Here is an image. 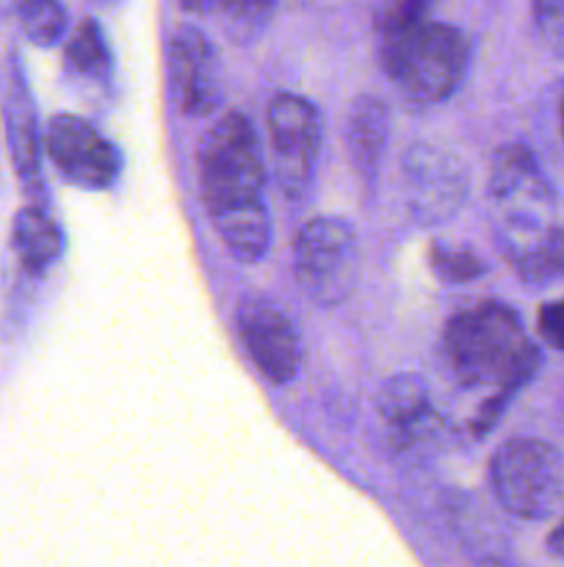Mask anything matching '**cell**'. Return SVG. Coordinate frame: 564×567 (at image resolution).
<instances>
[{
	"label": "cell",
	"mask_w": 564,
	"mask_h": 567,
	"mask_svg": "<svg viewBox=\"0 0 564 567\" xmlns=\"http://www.w3.org/2000/svg\"><path fill=\"white\" fill-rule=\"evenodd\" d=\"M199 192L205 210L227 252L241 264H258L271 247L265 205V166L252 122L224 111L205 131L197 153Z\"/></svg>",
	"instance_id": "cell-1"
},
{
	"label": "cell",
	"mask_w": 564,
	"mask_h": 567,
	"mask_svg": "<svg viewBox=\"0 0 564 567\" xmlns=\"http://www.w3.org/2000/svg\"><path fill=\"white\" fill-rule=\"evenodd\" d=\"M442 347L462 385H490L509 399L540 369V349L529 341L520 316L503 302L459 310L446 324Z\"/></svg>",
	"instance_id": "cell-2"
},
{
	"label": "cell",
	"mask_w": 564,
	"mask_h": 567,
	"mask_svg": "<svg viewBox=\"0 0 564 567\" xmlns=\"http://www.w3.org/2000/svg\"><path fill=\"white\" fill-rule=\"evenodd\" d=\"M470 42L457 25L426 20L379 39V61L404 97L415 105L446 103L462 86Z\"/></svg>",
	"instance_id": "cell-3"
},
{
	"label": "cell",
	"mask_w": 564,
	"mask_h": 567,
	"mask_svg": "<svg viewBox=\"0 0 564 567\" xmlns=\"http://www.w3.org/2000/svg\"><path fill=\"white\" fill-rule=\"evenodd\" d=\"M487 192L503 225L501 244L512 260L556 230L551 225L553 205H556L553 188L542 175L534 153L523 144L498 150L490 166Z\"/></svg>",
	"instance_id": "cell-4"
},
{
	"label": "cell",
	"mask_w": 564,
	"mask_h": 567,
	"mask_svg": "<svg viewBox=\"0 0 564 567\" xmlns=\"http://www.w3.org/2000/svg\"><path fill=\"white\" fill-rule=\"evenodd\" d=\"M490 485L514 518H553L564 504V454L545 441L514 437L492 454Z\"/></svg>",
	"instance_id": "cell-5"
},
{
	"label": "cell",
	"mask_w": 564,
	"mask_h": 567,
	"mask_svg": "<svg viewBox=\"0 0 564 567\" xmlns=\"http://www.w3.org/2000/svg\"><path fill=\"white\" fill-rule=\"evenodd\" d=\"M293 277L321 308L346 302L359 282V241L348 221L315 216L293 238Z\"/></svg>",
	"instance_id": "cell-6"
},
{
	"label": "cell",
	"mask_w": 564,
	"mask_h": 567,
	"mask_svg": "<svg viewBox=\"0 0 564 567\" xmlns=\"http://www.w3.org/2000/svg\"><path fill=\"white\" fill-rule=\"evenodd\" d=\"M265 127H269L280 188L291 203H302L313 188L315 166H318L321 138H324L321 111L302 94L280 92L269 100Z\"/></svg>",
	"instance_id": "cell-7"
},
{
	"label": "cell",
	"mask_w": 564,
	"mask_h": 567,
	"mask_svg": "<svg viewBox=\"0 0 564 567\" xmlns=\"http://www.w3.org/2000/svg\"><path fill=\"white\" fill-rule=\"evenodd\" d=\"M0 116H3L11 166H14V175L20 177L22 192L31 197L33 205L48 208V183H44L42 172L44 133L39 131L36 100H33L25 66L14 50L0 64Z\"/></svg>",
	"instance_id": "cell-8"
},
{
	"label": "cell",
	"mask_w": 564,
	"mask_h": 567,
	"mask_svg": "<svg viewBox=\"0 0 564 567\" xmlns=\"http://www.w3.org/2000/svg\"><path fill=\"white\" fill-rule=\"evenodd\" d=\"M401 177L404 203L418 225H446L468 203V169L457 155L435 144H412L401 158Z\"/></svg>",
	"instance_id": "cell-9"
},
{
	"label": "cell",
	"mask_w": 564,
	"mask_h": 567,
	"mask_svg": "<svg viewBox=\"0 0 564 567\" xmlns=\"http://www.w3.org/2000/svg\"><path fill=\"white\" fill-rule=\"evenodd\" d=\"M44 153L66 183L86 192H105L122 172V155L92 122L77 114L50 116L44 127Z\"/></svg>",
	"instance_id": "cell-10"
},
{
	"label": "cell",
	"mask_w": 564,
	"mask_h": 567,
	"mask_svg": "<svg viewBox=\"0 0 564 567\" xmlns=\"http://www.w3.org/2000/svg\"><path fill=\"white\" fill-rule=\"evenodd\" d=\"M169 92L177 111L194 120L216 114L224 103V66L205 31L186 22L169 39Z\"/></svg>",
	"instance_id": "cell-11"
},
{
	"label": "cell",
	"mask_w": 564,
	"mask_h": 567,
	"mask_svg": "<svg viewBox=\"0 0 564 567\" xmlns=\"http://www.w3.org/2000/svg\"><path fill=\"white\" fill-rule=\"evenodd\" d=\"M238 338L254 369L271 385H291L302 369V336L291 316L265 302H249L236 313Z\"/></svg>",
	"instance_id": "cell-12"
},
{
	"label": "cell",
	"mask_w": 564,
	"mask_h": 567,
	"mask_svg": "<svg viewBox=\"0 0 564 567\" xmlns=\"http://www.w3.org/2000/svg\"><path fill=\"white\" fill-rule=\"evenodd\" d=\"M390 144V111L374 94H359L352 100L346 114V150L354 175L365 192H374Z\"/></svg>",
	"instance_id": "cell-13"
},
{
	"label": "cell",
	"mask_w": 564,
	"mask_h": 567,
	"mask_svg": "<svg viewBox=\"0 0 564 567\" xmlns=\"http://www.w3.org/2000/svg\"><path fill=\"white\" fill-rule=\"evenodd\" d=\"M11 247L31 277H42L64 255V233L44 205H22L11 221Z\"/></svg>",
	"instance_id": "cell-14"
},
{
	"label": "cell",
	"mask_w": 564,
	"mask_h": 567,
	"mask_svg": "<svg viewBox=\"0 0 564 567\" xmlns=\"http://www.w3.org/2000/svg\"><path fill=\"white\" fill-rule=\"evenodd\" d=\"M376 413L385 424L409 435L418 421L429 413V388L418 374H398L390 377L385 385L376 391Z\"/></svg>",
	"instance_id": "cell-15"
},
{
	"label": "cell",
	"mask_w": 564,
	"mask_h": 567,
	"mask_svg": "<svg viewBox=\"0 0 564 567\" xmlns=\"http://www.w3.org/2000/svg\"><path fill=\"white\" fill-rule=\"evenodd\" d=\"M66 70L75 75L88 78V81H108L111 70H114V59H111L108 39H105L103 28L97 20L86 17L75 25L64 44Z\"/></svg>",
	"instance_id": "cell-16"
},
{
	"label": "cell",
	"mask_w": 564,
	"mask_h": 567,
	"mask_svg": "<svg viewBox=\"0 0 564 567\" xmlns=\"http://www.w3.org/2000/svg\"><path fill=\"white\" fill-rule=\"evenodd\" d=\"M17 20L28 42L36 48H55L70 25L61 0H17Z\"/></svg>",
	"instance_id": "cell-17"
},
{
	"label": "cell",
	"mask_w": 564,
	"mask_h": 567,
	"mask_svg": "<svg viewBox=\"0 0 564 567\" xmlns=\"http://www.w3.org/2000/svg\"><path fill=\"white\" fill-rule=\"evenodd\" d=\"M435 3L437 0H379L374 14L376 33H379V39H387L431 20L429 14Z\"/></svg>",
	"instance_id": "cell-18"
},
{
	"label": "cell",
	"mask_w": 564,
	"mask_h": 567,
	"mask_svg": "<svg viewBox=\"0 0 564 567\" xmlns=\"http://www.w3.org/2000/svg\"><path fill=\"white\" fill-rule=\"evenodd\" d=\"M431 271L440 277L446 286H462V282L476 280L487 269L476 252L464 247H446V244H431L429 249Z\"/></svg>",
	"instance_id": "cell-19"
},
{
	"label": "cell",
	"mask_w": 564,
	"mask_h": 567,
	"mask_svg": "<svg viewBox=\"0 0 564 567\" xmlns=\"http://www.w3.org/2000/svg\"><path fill=\"white\" fill-rule=\"evenodd\" d=\"M531 20L540 42L564 61V0H531Z\"/></svg>",
	"instance_id": "cell-20"
},
{
	"label": "cell",
	"mask_w": 564,
	"mask_h": 567,
	"mask_svg": "<svg viewBox=\"0 0 564 567\" xmlns=\"http://www.w3.org/2000/svg\"><path fill=\"white\" fill-rule=\"evenodd\" d=\"M276 0H227L221 11L230 20V28L236 37H247V33L258 31L260 22L271 14Z\"/></svg>",
	"instance_id": "cell-21"
},
{
	"label": "cell",
	"mask_w": 564,
	"mask_h": 567,
	"mask_svg": "<svg viewBox=\"0 0 564 567\" xmlns=\"http://www.w3.org/2000/svg\"><path fill=\"white\" fill-rule=\"evenodd\" d=\"M536 327H540V336L553 349L564 352V299L542 305L540 316H536Z\"/></svg>",
	"instance_id": "cell-22"
},
{
	"label": "cell",
	"mask_w": 564,
	"mask_h": 567,
	"mask_svg": "<svg viewBox=\"0 0 564 567\" xmlns=\"http://www.w3.org/2000/svg\"><path fill=\"white\" fill-rule=\"evenodd\" d=\"M180 6L191 14H210L216 9H224L227 0H180Z\"/></svg>",
	"instance_id": "cell-23"
},
{
	"label": "cell",
	"mask_w": 564,
	"mask_h": 567,
	"mask_svg": "<svg viewBox=\"0 0 564 567\" xmlns=\"http://www.w3.org/2000/svg\"><path fill=\"white\" fill-rule=\"evenodd\" d=\"M547 551H551L553 557L564 559V515H562V520L553 526L551 535H547Z\"/></svg>",
	"instance_id": "cell-24"
},
{
	"label": "cell",
	"mask_w": 564,
	"mask_h": 567,
	"mask_svg": "<svg viewBox=\"0 0 564 567\" xmlns=\"http://www.w3.org/2000/svg\"><path fill=\"white\" fill-rule=\"evenodd\" d=\"M562 133H564V100H562Z\"/></svg>",
	"instance_id": "cell-25"
},
{
	"label": "cell",
	"mask_w": 564,
	"mask_h": 567,
	"mask_svg": "<svg viewBox=\"0 0 564 567\" xmlns=\"http://www.w3.org/2000/svg\"><path fill=\"white\" fill-rule=\"evenodd\" d=\"M304 3H324V0H304Z\"/></svg>",
	"instance_id": "cell-26"
}]
</instances>
